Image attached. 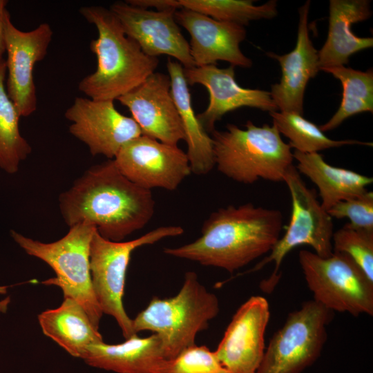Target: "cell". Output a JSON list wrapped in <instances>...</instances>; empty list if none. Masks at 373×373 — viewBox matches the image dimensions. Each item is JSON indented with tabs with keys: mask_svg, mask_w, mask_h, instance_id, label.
Returning <instances> with one entry per match:
<instances>
[{
	"mask_svg": "<svg viewBox=\"0 0 373 373\" xmlns=\"http://www.w3.org/2000/svg\"><path fill=\"white\" fill-rule=\"evenodd\" d=\"M59 207L69 227L87 222L103 238L121 242L150 222L155 202L151 190L130 181L108 160L90 167L61 193Z\"/></svg>",
	"mask_w": 373,
	"mask_h": 373,
	"instance_id": "1",
	"label": "cell"
},
{
	"mask_svg": "<svg viewBox=\"0 0 373 373\" xmlns=\"http://www.w3.org/2000/svg\"><path fill=\"white\" fill-rule=\"evenodd\" d=\"M338 79L343 95L338 109L325 124L319 126L323 132L332 131L346 119L363 112L373 113V70H355L345 66L323 70Z\"/></svg>",
	"mask_w": 373,
	"mask_h": 373,
	"instance_id": "25",
	"label": "cell"
},
{
	"mask_svg": "<svg viewBox=\"0 0 373 373\" xmlns=\"http://www.w3.org/2000/svg\"><path fill=\"white\" fill-rule=\"evenodd\" d=\"M298 261L314 300L332 312L373 314V281L347 254L323 258L303 249Z\"/></svg>",
	"mask_w": 373,
	"mask_h": 373,
	"instance_id": "9",
	"label": "cell"
},
{
	"mask_svg": "<svg viewBox=\"0 0 373 373\" xmlns=\"http://www.w3.org/2000/svg\"><path fill=\"white\" fill-rule=\"evenodd\" d=\"M117 100L129 110L142 135L171 145L184 140L169 75L155 72Z\"/></svg>",
	"mask_w": 373,
	"mask_h": 373,
	"instance_id": "16",
	"label": "cell"
},
{
	"mask_svg": "<svg viewBox=\"0 0 373 373\" xmlns=\"http://www.w3.org/2000/svg\"><path fill=\"white\" fill-rule=\"evenodd\" d=\"M282 213L248 202L211 213L201 235L186 245L165 248L168 256L233 273L270 252L280 237Z\"/></svg>",
	"mask_w": 373,
	"mask_h": 373,
	"instance_id": "2",
	"label": "cell"
},
{
	"mask_svg": "<svg viewBox=\"0 0 373 373\" xmlns=\"http://www.w3.org/2000/svg\"><path fill=\"white\" fill-rule=\"evenodd\" d=\"M6 61L0 63V168L15 173L22 161L31 153L32 148L19 130L21 117L8 97L5 84Z\"/></svg>",
	"mask_w": 373,
	"mask_h": 373,
	"instance_id": "26",
	"label": "cell"
},
{
	"mask_svg": "<svg viewBox=\"0 0 373 373\" xmlns=\"http://www.w3.org/2000/svg\"><path fill=\"white\" fill-rule=\"evenodd\" d=\"M166 66L172 96L187 145L186 153L191 173L198 175H206L215 166L212 138L202 127L194 111L183 66L171 59H168Z\"/></svg>",
	"mask_w": 373,
	"mask_h": 373,
	"instance_id": "22",
	"label": "cell"
},
{
	"mask_svg": "<svg viewBox=\"0 0 373 373\" xmlns=\"http://www.w3.org/2000/svg\"><path fill=\"white\" fill-rule=\"evenodd\" d=\"M310 1L298 9V26L295 48L279 55L269 52L267 55L277 60L281 68V78L271 87L270 94L278 110L303 115V100L307 84L320 70L318 51L309 37L308 17Z\"/></svg>",
	"mask_w": 373,
	"mask_h": 373,
	"instance_id": "19",
	"label": "cell"
},
{
	"mask_svg": "<svg viewBox=\"0 0 373 373\" xmlns=\"http://www.w3.org/2000/svg\"><path fill=\"white\" fill-rule=\"evenodd\" d=\"M216 294L200 283L198 275L187 271L182 288L173 297H153L133 321L135 334L151 331L161 338L166 360L195 345L197 334L207 329L219 313Z\"/></svg>",
	"mask_w": 373,
	"mask_h": 373,
	"instance_id": "5",
	"label": "cell"
},
{
	"mask_svg": "<svg viewBox=\"0 0 373 373\" xmlns=\"http://www.w3.org/2000/svg\"><path fill=\"white\" fill-rule=\"evenodd\" d=\"M130 181L145 189L175 190L191 173L186 153L141 135L124 144L113 159Z\"/></svg>",
	"mask_w": 373,
	"mask_h": 373,
	"instance_id": "11",
	"label": "cell"
},
{
	"mask_svg": "<svg viewBox=\"0 0 373 373\" xmlns=\"http://www.w3.org/2000/svg\"><path fill=\"white\" fill-rule=\"evenodd\" d=\"M38 321L43 333L74 357L82 358L90 345L104 342L82 306L70 298L41 312Z\"/></svg>",
	"mask_w": 373,
	"mask_h": 373,
	"instance_id": "23",
	"label": "cell"
},
{
	"mask_svg": "<svg viewBox=\"0 0 373 373\" xmlns=\"http://www.w3.org/2000/svg\"><path fill=\"white\" fill-rule=\"evenodd\" d=\"M155 373H229L207 347L192 345L172 359L164 360Z\"/></svg>",
	"mask_w": 373,
	"mask_h": 373,
	"instance_id": "30",
	"label": "cell"
},
{
	"mask_svg": "<svg viewBox=\"0 0 373 373\" xmlns=\"http://www.w3.org/2000/svg\"><path fill=\"white\" fill-rule=\"evenodd\" d=\"M182 8L193 10L216 20L247 26L250 21L277 16V1L254 5L251 0H178Z\"/></svg>",
	"mask_w": 373,
	"mask_h": 373,
	"instance_id": "28",
	"label": "cell"
},
{
	"mask_svg": "<svg viewBox=\"0 0 373 373\" xmlns=\"http://www.w3.org/2000/svg\"><path fill=\"white\" fill-rule=\"evenodd\" d=\"M235 66L220 68L216 65L184 68L188 85L200 84L209 95L207 108L197 115L208 133L215 130V124L227 113L242 107L256 108L269 113L278 111L270 92L246 88L235 79Z\"/></svg>",
	"mask_w": 373,
	"mask_h": 373,
	"instance_id": "17",
	"label": "cell"
},
{
	"mask_svg": "<svg viewBox=\"0 0 373 373\" xmlns=\"http://www.w3.org/2000/svg\"><path fill=\"white\" fill-rule=\"evenodd\" d=\"M61 239L45 243L11 230L13 240L26 254L48 265L56 277L42 282L61 288L64 298L80 304L92 324L99 329L103 313L93 293L90 272V245L96 228L87 222L69 227Z\"/></svg>",
	"mask_w": 373,
	"mask_h": 373,
	"instance_id": "6",
	"label": "cell"
},
{
	"mask_svg": "<svg viewBox=\"0 0 373 373\" xmlns=\"http://www.w3.org/2000/svg\"><path fill=\"white\" fill-rule=\"evenodd\" d=\"M333 251L347 254L373 281V231L351 227L348 223L334 232Z\"/></svg>",
	"mask_w": 373,
	"mask_h": 373,
	"instance_id": "29",
	"label": "cell"
},
{
	"mask_svg": "<svg viewBox=\"0 0 373 373\" xmlns=\"http://www.w3.org/2000/svg\"><path fill=\"white\" fill-rule=\"evenodd\" d=\"M127 3L144 9L155 8L156 11L181 9L178 0H127Z\"/></svg>",
	"mask_w": 373,
	"mask_h": 373,
	"instance_id": "32",
	"label": "cell"
},
{
	"mask_svg": "<svg viewBox=\"0 0 373 373\" xmlns=\"http://www.w3.org/2000/svg\"><path fill=\"white\" fill-rule=\"evenodd\" d=\"M7 4L8 1L0 0V63L3 60V55L6 52L4 20L8 12Z\"/></svg>",
	"mask_w": 373,
	"mask_h": 373,
	"instance_id": "33",
	"label": "cell"
},
{
	"mask_svg": "<svg viewBox=\"0 0 373 373\" xmlns=\"http://www.w3.org/2000/svg\"><path fill=\"white\" fill-rule=\"evenodd\" d=\"M283 182L287 185L291 200L289 223L269 254L249 271H256L269 262L274 263L270 276L260 283L261 289L268 293L274 290L281 277L279 269L285 257L295 247L309 245L323 258L333 253V218L322 207L316 191L307 186L294 165L287 169Z\"/></svg>",
	"mask_w": 373,
	"mask_h": 373,
	"instance_id": "7",
	"label": "cell"
},
{
	"mask_svg": "<svg viewBox=\"0 0 373 373\" xmlns=\"http://www.w3.org/2000/svg\"><path fill=\"white\" fill-rule=\"evenodd\" d=\"M242 129L228 124L224 131L214 130L213 140L215 166L227 178L243 184L259 179L283 182L293 165V152L281 138L276 126H256L247 121Z\"/></svg>",
	"mask_w": 373,
	"mask_h": 373,
	"instance_id": "4",
	"label": "cell"
},
{
	"mask_svg": "<svg viewBox=\"0 0 373 373\" xmlns=\"http://www.w3.org/2000/svg\"><path fill=\"white\" fill-rule=\"evenodd\" d=\"M114 101L76 97L65 112L69 132L88 148L92 155L113 160L121 148L142 135L131 117L119 112Z\"/></svg>",
	"mask_w": 373,
	"mask_h": 373,
	"instance_id": "13",
	"label": "cell"
},
{
	"mask_svg": "<svg viewBox=\"0 0 373 373\" xmlns=\"http://www.w3.org/2000/svg\"><path fill=\"white\" fill-rule=\"evenodd\" d=\"M299 173L307 176L318 189L322 207L327 211L335 204L361 195L373 179L355 171L332 166L318 153H293Z\"/></svg>",
	"mask_w": 373,
	"mask_h": 373,
	"instance_id": "24",
	"label": "cell"
},
{
	"mask_svg": "<svg viewBox=\"0 0 373 373\" xmlns=\"http://www.w3.org/2000/svg\"><path fill=\"white\" fill-rule=\"evenodd\" d=\"M269 317V303L260 296L250 297L238 309L214 352L229 373L256 372Z\"/></svg>",
	"mask_w": 373,
	"mask_h": 373,
	"instance_id": "14",
	"label": "cell"
},
{
	"mask_svg": "<svg viewBox=\"0 0 373 373\" xmlns=\"http://www.w3.org/2000/svg\"><path fill=\"white\" fill-rule=\"evenodd\" d=\"M327 211L332 218H348V224L352 228L373 231L372 191L341 201Z\"/></svg>",
	"mask_w": 373,
	"mask_h": 373,
	"instance_id": "31",
	"label": "cell"
},
{
	"mask_svg": "<svg viewBox=\"0 0 373 373\" xmlns=\"http://www.w3.org/2000/svg\"><path fill=\"white\" fill-rule=\"evenodd\" d=\"M125 33L146 55H166L177 59L184 68L195 66L186 41L175 19L174 10L156 11L133 6L126 1L113 3L110 8Z\"/></svg>",
	"mask_w": 373,
	"mask_h": 373,
	"instance_id": "15",
	"label": "cell"
},
{
	"mask_svg": "<svg viewBox=\"0 0 373 373\" xmlns=\"http://www.w3.org/2000/svg\"><path fill=\"white\" fill-rule=\"evenodd\" d=\"M334 312L314 300L289 313L272 336L256 373H301L320 356Z\"/></svg>",
	"mask_w": 373,
	"mask_h": 373,
	"instance_id": "10",
	"label": "cell"
},
{
	"mask_svg": "<svg viewBox=\"0 0 373 373\" xmlns=\"http://www.w3.org/2000/svg\"><path fill=\"white\" fill-rule=\"evenodd\" d=\"M372 15L368 0H330L329 29L326 41L318 51V67L345 66L352 55L373 46L372 37H360L352 32V24Z\"/></svg>",
	"mask_w": 373,
	"mask_h": 373,
	"instance_id": "20",
	"label": "cell"
},
{
	"mask_svg": "<svg viewBox=\"0 0 373 373\" xmlns=\"http://www.w3.org/2000/svg\"><path fill=\"white\" fill-rule=\"evenodd\" d=\"M6 287H0V294H6Z\"/></svg>",
	"mask_w": 373,
	"mask_h": 373,
	"instance_id": "34",
	"label": "cell"
},
{
	"mask_svg": "<svg viewBox=\"0 0 373 373\" xmlns=\"http://www.w3.org/2000/svg\"><path fill=\"white\" fill-rule=\"evenodd\" d=\"M180 226H163L126 242H114L93 233L90 245V272L96 300L103 313L117 321L125 339L137 335L122 302L127 267L134 250L164 238L182 235Z\"/></svg>",
	"mask_w": 373,
	"mask_h": 373,
	"instance_id": "8",
	"label": "cell"
},
{
	"mask_svg": "<svg viewBox=\"0 0 373 373\" xmlns=\"http://www.w3.org/2000/svg\"><path fill=\"white\" fill-rule=\"evenodd\" d=\"M82 359L91 367L117 373H155L166 358L161 338L153 334L146 338L137 334L119 344L91 345Z\"/></svg>",
	"mask_w": 373,
	"mask_h": 373,
	"instance_id": "21",
	"label": "cell"
},
{
	"mask_svg": "<svg viewBox=\"0 0 373 373\" xmlns=\"http://www.w3.org/2000/svg\"><path fill=\"white\" fill-rule=\"evenodd\" d=\"M7 94L21 117L32 115L37 108L36 86L33 78L35 65L47 55L53 32L47 23L29 31L18 29L8 11L5 16Z\"/></svg>",
	"mask_w": 373,
	"mask_h": 373,
	"instance_id": "12",
	"label": "cell"
},
{
	"mask_svg": "<svg viewBox=\"0 0 373 373\" xmlns=\"http://www.w3.org/2000/svg\"><path fill=\"white\" fill-rule=\"evenodd\" d=\"M279 133L289 139V144L296 151L304 153H318L345 145L372 146V142L354 140H334L329 138L316 124L294 112L272 111L269 113Z\"/></svg>",
	"mask_w": 373,
	"mask_h": 373,
	"instance_id": "27",
	"label": "cell"
},
{
	"mask_svg": "<svg viewBox=\"0 0 373 373\" xmlns=\"http://www.w3.org/2000/svg\"><path fill=\"white\" fill-rule=\"evenodd\" d=\"M174 15L178 24L190 35V54L195 66L216 65L218 61L242 68L252 66V61L240 48L246 37L243 26L218 21L185 8L178 10Z\"/></svg>",
	"mask_w": 373,
	"mask_h": 373,
	"instance_id": "18",
	"label": "cell"
},
{
	"mask_svg": "<svg viewBox=\"0 0 373 373\" xmlns=\"http://www.w3.org/2000/svg\"><path fill=\"white\" fill-rule=\"evenodd\" d=\"M81 15L94 25L98 36L90 42L97 58L96 70L84 77L79 90L97 100H117L155 73L157 57L146 55L125 33L109 8L98 6L79 8Z\"/></svg>",
	"mask_w": 373,
	"mask_h": 373,
	"instance_id": "3",
	"label": "cell"
}]
</instances>
